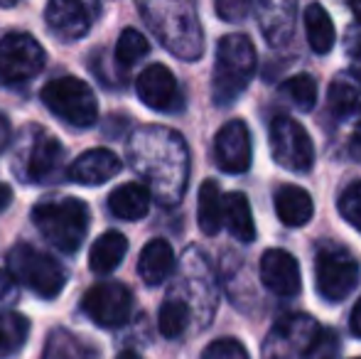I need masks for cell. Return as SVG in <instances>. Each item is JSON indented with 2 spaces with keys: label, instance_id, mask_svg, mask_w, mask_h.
Here are the masks:
<instances>
[{
  "label": "cell",
  "instance_id": "8fae6325",
  "mask_svg": "<svg viewBox=\"0 0 361 359\" xmlns=\"http://www.w3.org/2000/svg\"><path fill=\"white\" fill-rule=\"evenodd\" d=\"M30 138L18 160V170L25 182H47L59 175L64 160V148L57 138L42 128H27Z\"/></svg>",
  "mask_w": 361,
  "mask_h": 359
},
{
  "label": "cell",
  "instance_id": "4fadbf2b",
  "mask_svg": "<svg viewBox=\"0 0 361 359\" xmlns=\"http://www.w3.org/2000/svg\"><path fill=\"white\" fill-rule=\"evenodd\" d=\"M214 158L219 168L228 175H241L251 168V130L243 121H228L219 128L214 138Z\"/></svg>",
  "mask_w": 361,
  "mask_h": 359
},
{
  "label": "cell",
  "instance_id": "7a4b0ae2",
  "mask_svg": "<svg viewBox=\"0 0 361 359\" xmlns=\"http://www.w3.org/2000/svg\"><path fill=\"white\" fill-rule=\"evenodd\" d=\"M140 13L145 15L152 32L160 37V42L172 54L195 62L204 49V37L197 13L187 3H147L140 5Z\"/></svg>",
  "mask_w": 361,
  "mask_h": 359
},
{
  "label": "cell",
  "instance_id": "d6a6232c",
  "mask_svg": "<svg viewBox=\"0 0 361 359\" xmlns=\"http://www.w3.org/2000/svg\"><path fill=\"white\" fill-rule=\"evenodd\" d=\"M202 359H251L246 352V347L241 342L231 340V337H224V340H214L204 350Z\"/></svg>",
  "mask_w": 361,
  "mask_h": 359
},
{
  "label": "cell",
  "instance_id": "ffe728a7",
  "mask_svg": "<svg viewBox=\"0 0 361 359\" xmlns=\"http://www.w3.org/2000/svg\"><path fill=\"white\" fill-rule=\"evenodd\" d=\"M276 214L286 226H305L314 214L312 197L298 185H283L276 192Z\"/></svg>",
  "mask_w": 361,
  "mask_h": 359
},
{
  "label": "cell",
  "instance_id": "8d00e7d4",
  "mask_svg": "<svg viewBox=\"0 0 361 359\" xmlns=\"http://www.w3.org/2000/svg\"><path fill=\"white\" fill-rule=\"evenodd\" d=\"M15 296V278L8 271H0V300H8Z\"/></svg>",
  "mask_w": 361,
  "mask_h": 359
},
{
  "label": "cell",
  "instance_id": "1f68e13d",
  "mask_svg": "<svg viewBox=\"0 0 361 359\" xmlns=\"http://www.w3.org/2000/svg\"><path fill=\"white\" fill-rule=\"evenodd\" d=\"M339 212L342 217L361 231V182H352L339 197Z\"/></svg>",
  "mask_w": 361,
  "mask_h": 359
},
{
  "label": "cell",
  "instance_id": "603a6c76",
  "mask_svg": "<svg viewBox=\"0 0 361 359\" xmlns=\"http://www.w3.org/2000/svg\"><path fill=\"white\" fill-rule=\"evenodd\" d=\"M126 251H128V239L121 231H104L91 246L89 269L99 276H106V273L118 269Z\"/></svg>",
  "mask_w": 361,
  "mask_h": 359
},
{
  "label": "cell",
  "instance_id": "5bb4252c",
  "mask_svg": "<svg viewBox=\"0 0 361 359\" xmlns=\"http://www.w3.org/2000/svg\"><path fill=\"white\" fill-rule=\"evenodd\" d=\"M135 91L140 101L152 111H177L180 109V87L165 64H150L135 79Z\"/></svg>",
  "mask_w": 361,
  "mask_h": 359
},
{
  "label": "cell",
  "instance_id": "ba28073f",
  "mask_svg": "<svg viewBox=\"0 0 361 359\" xmlns=\"http://www.w3.org/2000/svg\"><path fill=\"white\" fill-rule=\"evenodd\" d=\"M44 49L32 35L10 32L0 39V84L20 87L35 79L44 67Z\"/></svg>",
  "mask_w": 361,
  "mask_h": 359
},
{
  "label": "cell",
  "instance_id": "7402d4cb",
  "mask_svg": "<svg viewBox=\"0 0 361 359\" xmlns=\"http://www.w3.org/2000/svg\"><path fill=\"white\" fill-rule=\"evenodd\" d=\"M224 226L231 231L233 239L243 241V244H251L256 239V221H253V212L246 195L228 192L224 197Z\"/></svg>",
  "mask_w": 361,
  "mask_h": 359
},
{
  "label": "cell",
  "instance_id": "6da1fadb",
  "mask_svg": "<svg viewBox=\"0 0 361 359\" xmlns=\"http://www.w3.org/2000/svg\"><path fill=\"white\" fill-rule=\"evenodd\" d=\"M130 163L162 202H177L187 185V148L175 130L147 126L133 135L128 145Z\"/></svg>",
  "mask_w": 361,
  "mask_h": 359
},
{
  "label": "cell",
  "instance_id": "52a82bcc",
  "mask_svg": "<svg viewBox=\"0 0 361 359\" xmlns=\"http://www.w3.org/2000/svg\"><path fill=\"white\" fill-rule=\"evenodd\" d=\"M319 332V322L302 312L281 317L263 340L261 359H307Z\"/></svg>",
  "mask_w": 361,
  "mask_h": 359
},
{
  "label": "cell",
  "instance_id": "30bf717a",
  "mask_svg": "<svg viewBox=\"0 0 361 359\" xmlns=\"http://www.w3.org/2000/svg\"><path fill=\"white\" fill-rule=\"evenodd\" d=\"M317 293L327 303H342L359 283V264L339 246H322L317 254Z\"/></svg>",
  "mask_w": 361,
  "mask_h": 359
},
{
  "label": "cell",
  "instance_id": "60d3db41",
  "mask_svg": "<svg viewBox=\"0 0 361 359\" xmlns=\"http://www.w3.org/2000/svg\"><path fill=\"white\" fill-rule=\"evenodd\" d=\"M349 10H352L354 18H357L359 23H361V0H352V3H349Z\"/></svg>",
  "mask_w": 361,
  "mask_h": 359
},
{
  "label": "cell",
  "instance_id": "cb8c5ba5",
  "mask_svg": "<svg viewBox=\"0 0 361 359\" xmlns=\"http://www.w3.org/2000/svg\"><path fill=\"white\" fill-rule=\"evenodd\" d=\"M305 32H307V42L312 47V52L317 54L332 52L334 42H337V30H334L332 18L317 3L305 8Z\"/></svg>",
  "mask_w": 361,
  "mask_h": 359
},
{
  "label": "cell",
  "instance_id": "d590c367",
  "mask_svg": "<svg viewBox=\"0 0 361 359\" xmlns=\"http://www.w3.org/2000/svg\"><path fill=\"white\" fill-rule=\"evenodd\" d=\"M349 72L361 79V37L354 39L352 49H349Z\"/></svg>",
  "mask_w": 361,
  "mask_h": 359
},
{
  "label": "cell",
  "instance_id": "b9f144b4",
  "mask_svg": "<svg viewBox=\"0 0 361 359\" xmlns=\"http://www.w3.org/2000/svg\"><path fill=\"white\" fill-rule=\"evenodd\" d=\"M118 359H140L135 352H123V355H118Z\"/></svg>",
  "mask_w": 361,
  "mask_h": 359
},
{
  "label": "cell",
  "instance_id": "3957f363",
  "mask_svg": "<svg viewBox=\"0 0 361 359\" xmlns=\"http://www.w3.org/2000/svg\"><path fill=\"white\" fill-rule=\"evenodd\" d=\"M256 47L246 35H226L216 47L212 99L216 106H231L246 91L256 74Z\"/></svg>",
  "mask_w": 361,
  "mask_h": 359
},
{
  "label": "cell",
  "instance_id": "277c9868",
  "mask_svg": "<svg viewBox=\"0 0 361 359\" xmlns=\"http://www.w3.org/2000/svg\"><path fill=\"white\" fill-rule=\"evenodd\" d=\"M32 221L54 249L74 254L89 231V207L76 197L42 200L32 209Z\"/></svg>",
  "mask_w": 361,
  "mask_h": 359
},
{
  "label": "cell",
  "instance_id": "9a60e30c",
  "mask_svg": "<svg viewBox=\"0 0 361 359\" xmlns=\"http://www.w3.org/2000/svg\"><path fill=\"white\" fill-rule=\"evenodd\" d=\"M261 283L281 298H295L302 288V278H300V266L295 256H290L283 249H268L261 256Z\"/></svg>",
  "mask_w": 361,
  "mask_h": 359
},
{
  "label": "cell",
  "instance_id": "2e32d148",
  "mask_svg": "<svg viewBox=\"0 0 361 359\" xmlns=\"http://www.w3.org/2000/svg\"><path fill=\"white\" fill-rule=\"evenodd\" d=\"M44 18H47L49 32L57 35L64 42H72V39H79L89 32L94 8L84 3H74V0H54L44 10Z\"/></svg>",
  "mask_w": 361,
  "mask_h": 359
},
{
  "label": "cell",
  "instance_id": "9c48e42d",
  "mask_svg": "<svg viewBox=\"0 0 361 359\" xmlns=\"http://www.w3.org/2000/svg\"><path fill=\"white\" fill-rule=\"evenodd\" d=\"M271 153L278 165L293 173H307L314 165V145L310 140L307 130L288 116H276L268 128Z\"/></svg>",
  "mask_w": 361,
  "mask_h": 359
},
{
  "label": "cell",
  "instance_id": "d4e9b609",
  "mask_svg": "<svg viewBox=\"0 0 361 359\" xmlns=\"http://www.w3.org/2000/svg\"><path fill=\"white\" fill-rule=\"evenodd\" d=\"M197 221L207 236H216L224 226V197L214 180L202 182L197 200Z\"/></svg>",
  "mask_w": 361,
  "mask_h": 359
},
{
  "label": "cell",
  "instance_id": "8992f818",
  "mask_svg": "<svg viewBox=\"0 0 361 359\" xmlns=\"http://www.w3.org/2000/svg\"><path fill=\"white\" fill-rule=\"evenodd\" d=\"M10 276L18 278L25 288L35 293V296L52 300L62 293L64 283H67V273L62 264L54 256L37 251L30 244H18L8 254Z\"/></svg>",
  "mask_w": 361,
  "mask_h": 359
},
{
  "label": "cell",
  "instance_id": "d6986e66",
  "mask_svg": "<svg viewBox=\"0 0 361 359\" xmlns=\"http://www.w3.org/2000/svg\"><path fill=\"white\" fill-rule=\"evenodd\" d=\"M175 271V251L165 239H152L145 244L138 259V276L145 286H160Z\"/></svg>",
  "mask_w": 361,
  "mask_h": 359
},
{
  "label": "cell",
  "instance_id": "f546056e",
  "mask_svg": "<svg viewBox=\"0 0 361 359\" xmlns=\"http://www.w3.org/2000/svg\"><path fill=\"white\" fill-rule=\"evenodd\" d=\"M281 94L295 109L310 111L317 104V82L310 74H295V77H290L288 82L281 84Z\"/></svg>",
  "mask_w": 361,
  "mask_h": 359
},
{
  "label": "cell",
  "instance_id": "ac0fdd59",
  "mask_svg": "<svg viewBox=\"0 0 361 359\" xmlns=\"http://www.w3.org/2000/svg\"><path fill=\"white\" fill-rule=\"evenodd\" d=\"M258 28L271 47L286 44L295 32V5L286 0H266L256 8Z\"/></svg>",
  "mask_w": 361,
  "mask_h": 359
},
{
  "label": "cell",
  "instance_id": "484cf974",
  "mask_svg": "<svg viewBox=\"0 0 361 359\" xmlns=\"http://www.w3.org/2000/svg\"><path fill=\"white\" fill-rule=\"evenodd\" d=\"M42 359H96V352L72 332L54 330L47 340Z\"/></svg>",
  "mask_w": 361,
  "mask_h": 359
},
{
  "label": "cell",
  "instance_id": "f1b7e54d",
  "mask_svg": "<svg viewBox=\"0 0 361 359\" xmlns=\"http://www.w3.org/2000/svg\"><path fill=\"white\" fill-rule=\"evenodd\" d=\"M327 104L337 118H354L361 116V89L347 82H334L329 87Z\"/></svg>",
  "mask_w": 361,
  "mask_h": 359
},
{
  "label": "cell",
  "instance_id": "f35d334b",
  "mask_svg": "<svg viewBox=\"0 0 361 359\" xmlns=\"http://www.w3.org/2000/svg\"><path fill=\"white\" fill-rule=\"evenodd\" d=\"M8 143H10V123H8V118L0 114V153L8 148Z\"/></svg>",
  "mask_w": 361,
  "mask_h": 359
},
{
  "label": "cell",
  "instance_id": "ab89813d",
  "mask_svg": "<svg viewBox=\"0 0 361 359\" xmlns=\"http://www.w3.org/2000/svg\"><path fill=\"white\" fill-rule=\"evenodd\" d=\"M10 202H13V190H10L5 182H0V212L8 209Z\"/></svg>",
  "mask_w": 361,
  "mask_h": 359
},
{
  "label": "cell",
  "instance_id": "e0dca14e",
  "mask_svg": "<svg viewBox=\"0 0 361 359\" xmlns=\"http://www.w3.org/2000/svg\"><path fill=\"white\" fill-rule=\"evenodd\" d=\"M121 158L109 148H94L81 153L69 168V178L84 187L104 185L121 173Z\"/></svg>",
  "mask_w": 361,
  "mask_h": 359
},
{
  "label": "cell",
  "instance_id": "7bdbcfd3",
  "mask_svg": "<svg viewBox=\"0 0 361 359\" xmlns=\"http://www.w3.org/2000/svg\"><path fill=\"white\" fill-rule=\"evenodd\" d=\"M357 359H361V357H357Z\"/></svg>",
  "mask_w": 361,
  "mask_h": 359
},
{
  "label": "cell",
  "instance_id": "836d02e7",
  "mask_svg": "<svg viewBox=\"0 0 361 359\" xmlns=\"http://www.w3.org/2000/svg\"><path fill=\"white\" fill-rule=\"evenodd\" d=\"M339 355V337L334 330H322L319 337L314 340L312 350H310L307 359H337Z\"/></svg>",
  "mask_w": 361,
  "mask_h": 359
},
{
  "label": "cell",
  "instance_id": "4dcf8cb0",
  "mask_svg": "<svg viewBox=\"0 0 361 359\" xmlns=\"http://www.w3.org/2000/svg\"><path fill=\"white\" fill-rule=\"evenodd\" d=\"M147 52H150V42L145 39L143 32H138L135 28H126L121 32L118 42H116V62L121 67H133Z\"/></svg>",
  "mask_w": 361,
  "mask_h": 359
},
{
  "label": "cell",
  "instance_id": "83f0119b",
  "mask_svg": "<svg viewBox=\"0 0 361 359\" xmlns=\"http://www.w3.org/2000/svg\"><path fill=\"white\" fill-rule=\"evenodd\" d=\"M190 325V305L180 298H170V300L162 303L160 315H157V327H160V335L167 340H177L182 332Z\"/></svg>",
  "mask_w": 361,
  "mask_h": 359
},
{
  "label": "cell",
  "instance_id": "7c38bea8",
  "mask_svg": "<svg viewBox=\"0 0 361 359\" xmlns=\"http://www.w3.org/2000/svg\"><path fill=\"white\" fill-rule=\"evenodd\" d=\"M81 310L99 327H123L130 320L133 296L123 283H99L86 291Z\"/></svg>",
  "mask_w": 361,
  "mask_h": 359
},
{
  "label": "cell",
  "instance_id": "44dd1931",
  "mask_svg": "<svg viewBox=\"0 0 361 359\" xmlns=\"http://www.w3.org/2000/svg\"><path fill=\"white\" fill-rule=\"evenodd\" d=\"M109 209L114 217L126 221L143 219L150 209V190L138 182H126L109 195Z\"/></svg>",
  "mask_w": 361,
  "mask_h": 359
},
{
  "label": "cell",
  "instance_id": "4316f807",
  "mask_svg": "<svg viewBox=\"0 0 361 359\" xmlns=\"http://www.w3.org/2000/svg\"><path fill=\"white\" fill-rule=\"evenodd\" d=\"M30 322L20 312L0 310V357H10L27 342Z\"/></svg>",
  "mask_w": 361,
  "mask_h": 359
},
{
  "label": "cell",
  "instance_id": "74e56055",
  "mask_svg": "<svg viewBox=\"0 0 361 359\" xmlns=\"http://www.w3.org/2000/svg\"><path fill=\"white\" fill-rule=\"evenodd\" d=\"M349 327H352V332L361 340V298L357 300V305H354V310H352V317H349Z\"/></svg>",
  "mask_w": 361,
  "mask_h": 359
},
{
  "label": "cell",
  "instance_id": "e575fe53",
  "mask_svg": "<svg viewBox=\"0 0 361 359\" xmlns=\"http://www.w3.org/2000/svg\"><path fill=\"white\" fill-rule=\"evenodd\" d=\"M253 10H256V5L248 3V0H219L216 3V13L221 15L226 23H241Z\"/></svg>",
  "mask_w": 361,
  "mask_h": 359
},
{
  "label": "cell",
  "instance_id": "5b68a950",
  "mask_svg": "<svg viewBox=\"0 0 361 359\" xmlns=\"http://www.w3.org/2000/svg\"><path fill=\"white\" fill-rule=\"evenodd\" d=\"M39 99L57 118H62L74 128H89L99 118V101L94 96V89L84 79H52L39 91Z\"/></svg>",
  "mask_w": 361,
  "mask_h": 359
}]
</instances>
